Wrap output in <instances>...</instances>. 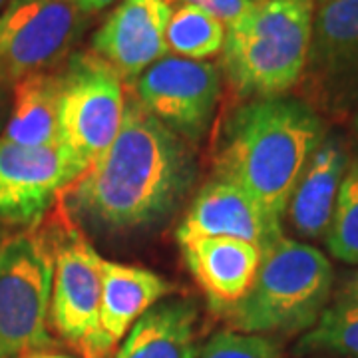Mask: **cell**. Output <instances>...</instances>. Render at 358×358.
<instances>
[{
    "instance_id": "cell-7",
    "label": "cell",
    "mask_w": 358,
    "mask_h": 358,
    "mask_svg": "<svg viewBox=\"0 0 358 358\" xmlns=\"http://www.w3.org/2000/svg\"><path fill=\"white\" fill-rule=\"evenodd\" d=\"M60 74V145L88 167L110 148L122 128L124 80L92 50L70 54Z\"/></svg>"
},
{
    "instance_id": "cell-12",
    "label": "cell",
    "mask_w": 358,
    "mask_h": 358,
    "mask_svg": "<svg viewBox=\"0 0 358 358\" xmlns=\"http://www.w3.org/2000/svg\"><path fill=\"white\" fill-rule=\"evenodd\" d=\"M178 243L199 237H229L267 251L282 235L281 219L271 215L255 199L225 179L207 183L193 199L189 211L176 231Z\"/></svg>"
},
{
    "instance_id": "cell-30",
    "label": "cell",
    "mask_w": 358,
    "mask_h": 358,
    "mask_svg": "<svg viewBox=\"0 0 358 358\" xmlns=\"http://www.w3.org/2000/svg\"><path fill=\"white\" fill-rule=\"evenodd\" d=\"M249 2H261V0H249Z\"/></svg>"
},
{
    "instance_id": "cell-15",
    "label": "cell",
    "mask_w": 358,
    "mask_h": 358,
    "mask_svg": "<svg viewBox=\"0 0 358 358\" xmlns=\"http://www.w3.org/2000/svg\"><path fill=\"white\" fill-rule=\"evenodd\" d=\"M348 171V154L334 136H324L294 185L287 213L301 237L319 239L331 227L336 197Z\"/></svg>"
},
{
    "instance_id": "cell-2",
    "label": "cell",
    "mask_w": 358,
    "mask_h": 358,
    "mask_svg": "<svg viewBox=\"0 0 358 358\" xmlns=\"http://www.w3.org/2000/svg\"><path fill=\"white\" fill-rule=\"evenodd\" d=\"M324 136L322 117L303 100H251L225 126L215 159L217 179L235 183L282 219L296 181Z\"/></svg>"
},
{
    "instance_id": "cell-8",
    "label": "cell",
    "mask_w": 358,
    "mask_h": 358,
    "mask_svg": "<svg viewBox=\"0 0 358 358\" xmlns=\"http://www.w3.org/2000/svg\"><path fill=\"white\" fill-rule=\"evenodd\" d=\"M296 88L317 114L358 112V0H317L308 58Z\"/></svg>"
},
{
    "instance_id": "cell-10",
    "label": "cell",
    "mask_w": 358,
    "mask_h": 358,
    "mask_svg": "<svg viewBox=\"0 0 358 358\" xmlns=\"http://www.w3.org/2000/svg\"><path fill=\"white\" fill-rule=\"evenodd\" d=\"M84 171L62 145H20L0 138V225H36Z\"/></svg>"
},
{
    "instance_id": "cell-13",
    "label": "cell",
    "mask_w": 358,
    "mask_h": 358,
    "mask_svg": "<svg viewBox=\"0 0 358 358\" xmlns=\"http://www.w3.org/2000/svg\"><path fill=\"white\" fill-rule=\"evenodd\" d=\"M173 13L167 0H124L92 38V52L129 84L166 58V28Z\"/></svg>"
},
{
    "instance_id": "cell-27",
    "label": "cell",
    "mask_w": 358,
    "mask_h": 358,
    "mask_svg": "<svg viewBox=\"0 0 358 358\" xmlns=\"http://www.w3.org/2000/svg\"><path fill=\"white\" fill-rule=\"evenodd\" d=\"M28 358H72V357L58 355V352H36V355H30Z\"/></svg>"
},
{
    "instance_id": "cell-22",
    "label": "cell",
    "mask_w": 358,
    "mask_h": 358,
    "mask_svg": "<svg viewBox=\"0 0 358 358\" xmlns=\"http://www.w3.org/2000/svg\"><path fill=\"white\" fill-rule=\"evenodd\" d=\"M199 358H285L281 345L267 334L221 331L209 338Z\"/></svg>"
},
{
    "instance_id": "cell-1",
    "label": "cell",
    "mask_w": 358,
    "mask_h": 358,
    "mask_svg": "<svg viewBox=\"0 0 358 358\" xmlns=\"http://www.w3.org/2000/svg\"><path fill=\"white\" fill-rule=\"evenodd\" d=\"M189 179L178 134L152 115L136 94L126 96L124 122L110 148L74 185V201L112 229H136L171 211Z\"/></svg>"
},
{
    "instance_id": "cell-16",
    "label": "cell",
    "mask_w": 358,
    "mask_h": 358,
    "mask_svg": "<svg viewBox=\"0 0 358 358\" xmlns=\"http://www.w3.org/2000/svg\"><path fill=\"white\" fill-rule=\"evenodd\" d=\"M171 285L150 268L103 261L100 327L115 346L150 308L164 301Z\"/></svg>"
},
{
    "instance_id": "cell-23",
    "label": "cell",
    "mask_w": 358,
    "mask_h": 358,
    "mask_svg": "<svg viewBox=\"0 0 358 358\" xmlns=\"http://www.w3.org/2000/svg\"><path fill=\"white\" fill-rule=\"evenodd\" d=\"M169 4L179 2V4H192V6H199L209 14H213L215 18H219L225 26H229L231 22H235L245 10H249V6L253 2L249 0H167Z\"/></svg>"
},
{
    "instance_id": "cell-5",
    "label": "cell",
    "mask_w": 358,
    "mask_h": 358,
    "mask_svg": "<svg viewBox=\"0 0 358 358\" xmlns=\"http://www.w3.org/2000/svg\"><path fill=\"white\" fill-rule=\"evenodd\" d=\"M54 247L44 223L0 241V358H20L52 345Z\"/></svg>"
},
{
    "instance_id": "cell-3",
    "label": "cell",
    "mask_w": 358,
    "mask_h": 358,
    "mask_svg": "<svg viewBox=\"0 0 358 358\" xmlns=\"http://www.w3.org/2000/svg\"><path fill=\"white\" fill-rule=\"evenodd\" d=\"M315 2L261 0L227 26L219 68L235 92L263 100L299 86L307 66Z\"/></svg>"
},
{
    "instance_id": "cell-24",
    "label": "cell",
    "mask_w": 358,
    "mask_h": 358,
    "mask_svg": "<svg viewBox=\"0 0 358 358\" xmlns=\"http://www.w3.org/2000/svg\"><path fill=\"white\" fill-rule=\"evenodd\" d=\"M8 88H13L8 82H4L0 76V129H4L6 117H8V110H10V96H8Z\"/></svg>"
},
{
    "instance_id": "cell-4",
    "label": "cell",
    "mask_w": 358,
    "mask_h": 358,
    "mask_svg": "<svg viewBox=\"0 0 358 358\" xmlns=\"http://www.w3.org/2000/svg\"><path fill=\"white\" fill-rule=\"evenodd\" d=\"M331 287L329 259L313 245L281 237L263 251L251 289L225 319L237 333H301L317 324Z\"/></svg>"
},
{
    "instance_id": "cell-25",
    "label": "cell",
    "mask_w": 358,
    "mask_h": 358,
    "mask_svg": "<svg viewBox=\"0 0 358 358\" xmlns=\"http://www.w3.org/2000/svg\"><path fill=\"white\" fill-rule=\"evenodd\" d=\"M74 2L82 13L90 16V14H96L103 8H108L110 4H114L115 0H74Z\"/></svg>"
},
{
    "instance_id": "cell-29",
    "label": "cell",
    "mask_w": 358,
    "mask_h": 358,
    "mask_svg": "<svg viewBox=\"0 0 358 358\" xmlns=\"http://www.w3.org/2000/svg\"><path fill=\"white\" fill-rule=\"evenodd\" d=\"M357 134H358V114H357Z\"/></svg>"
},
{
    "instance_id": "cell-11",
    "label": "cell",
    "mask_w": 358,
    "mask_h": 358,
    "mask_svg": "<svg viewBox=\"0 0 358 358\" xmlns=\"http://www.w3.org/2000/svg\"><path fill=\"white\" fill-rule=\"evenodd\" d=\"M221 76L213 62L167 54L134 82L136 98L173 134L199 138L215 112Z\"/></svg>"
},
{
    "instance_id": "cell-28",
    "label": "cell",
    "mask_w": 358,
    "mask_h": 358,
    "mask_svg": "<svg viewBox=\"0 0 358 358\" xmlns=\"http://www.w3.org/2000/svg\"><path fill=\"white\" fill-rule=\"evenodd\" d=\"M8 2H10V0H0V13H2V8H4V6H6Z\"/></svg>"
},
{
    "instance_id": "cell-21",
    "label": "cell",
    "mask_w": 358,
    "mask_h": 358,
    "mask_svg": "<svg viewBox=\"0 0 358 358\" xmlns=\"http://www.w3.org/2000/svg\"><path fill=\"white\" fill-rule=\"evenodd\" d=\"M327 247L336 259L358 263V162L348 167L343 179L327 231Z\"/></svg>"
},
{
    "instance_id": "cell-9",
    "label": "cell",
    "mask_w": 358,
    "mask_h": 358,
    "mask_svg": "<svg viewBox=\"0 0 358 358\" xmlns=\"http://www.w3.org/2000/svg\"><path fill=\"white\" fill-rule=\"evenodd\" d=\"M86 26L74 0H10L0 13V76L14 82L54 72L70 58Z\"/></svg>"
},
{
    "instance_id": "cell-19",
    "label": "cell",
    "mask_w": 358,
    "mask_h": 358,
    "mask_svg": "<svg viewBox=\"0 0 358 358\" xmlns=\"http://www.w3.org/2000/svg\"><path fill=\"white\" fill-rule=\"evenodd\" d=\"M227 26L199 6L179 4L166 28V46L171 56L187 60L213 58L223 52Z\"/></svg>"
},
{
    "instance_id": "cell-14",
    "label": "cell",
    "mask_w": 358,
    "mask_h": 358,
    "mask_svg": "<svg viewBox=\"0 0 358 358\" xmlns=\"http://www.w3.org/2000/svg\"><path fill=\"white\" fill-rule=\"evenodd\" d=\"M185 267L219 315H227L255 281L263 249L229 237H199L181 245Z\"/></svg>"
},
{
    "instance_id": "cell-6",
    "label": "cell",
    "mask_w": 358,
    "mask_h": 358,
    "mask_svg": "<svg viewBox=\"0 0 358 358\" xmlns=\"http://www.w3.org/2000/svg\"><path fill=\"white\" fill-rule=\"evenodd\" d=\"M54 247L50 324L82 358H108L114 346L100 327L103 259L58 201L52 221L44 225Z\"/></svg>"
},
{
    "instance_id": "cell-18",
    "label": "cell",
    "mask_w": 358,
    "mask_h": 358,
    "mask_svg": "<svg viewBox=\"0 0 358 358\" xmlns=\"http://www.w3.org/2000/svg\"><path fill=\"white\" fill-rule=\"evenodd\" d=\"M60 70L30 74L14 82L0 138L20 145H60Z\"/></svg>"
},
{
    "instance_id": "cell-20",
    "label": "cell",
    "mask_w": 358,
    "mask_h": 358,
    "mask_svg": "<svg viewBox=\"0 0 358 358\" xmlns=\"http://www.w3.org/2000/svg\"><path fill=\"white\" fill-rule=\"evenodd\" d=\"M299 350L315 352L327 350L348 358H358V307L336 301L324 308L317 324L308 331Z\"/></svg>"
},
{
    "instance_id": "cell-26",
    "label": "cell",
    "mask_w": 358,
    "mask_h": 358,
    "mask_svg": "<svg viewBox=\"0 0 358 358\" xmlns=\"http://www.w3.org/2000/svg\"><path fill=\"white\" fill-rule=\"evenodd\" d=\"M341 303H348V305H357L358 307V273L346 282L343 293H341Z\"/></svg>"
},
{
    "instance_id": "cell-17",
    "label": "cell",
    "mask_w": 358,
    "mask_h": 358,
    "mask_svg": "<svg viewBox=\"0 0 358 358\" xmlns=\"http://www.w3.org/2000/svg\"><path fill=\"white\" fill-rule=\"evenodd\" d=\"M197 317L192 301H159L136 320L115 358H197Z\"/></svg>"
}]
</instances>
